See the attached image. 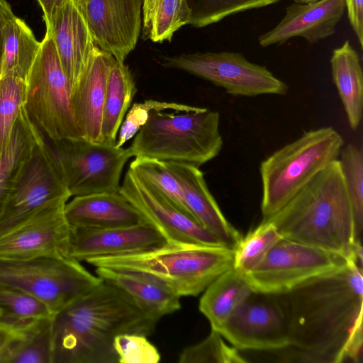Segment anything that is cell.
<instances>
[{
  "instance_id": "cell-1",
  "label": "cell",
  "mask_w": 363,
  "mask_h": 363,
  "mask_svg": "<svg viewBox=\"0 0 363 363\" xmlns=\"http://www.w3.org/2000/svg\"><path fill=\"white\" fill-rule=\"evenodd\" d=\"M362 264L351 259L284 294L290 347L303 362H362Z\"/></svg>"
},
{
  "instance_id": "cell-2",
  "label": "cell",
  "mask_w": 363,
  "mask_h": 363,
  "mask_svg": "<svg viewBox=\"0 0 363 363\" xmlns=\"http://www.w3.org/2000/svg\"><path fill=\"white\" fill-rule=\"evenodd\" d=\"M158 321L103 280L53 315L51 363H118L115 337L123 333L147 337Z\"/></svg>"
},
{
  "instance_id": "cell-3",
  "label": "cell",
  "mask_w": 363,
  "mask_h": 363,
  "mask_svg": "<svg viewBox=\"0 0 363 363\" xmlns=\"http://www.w3.org/2000/svg\"><path fill=\"white\" fill-rule=\"evenodd\" d=\"M266 220L284 238L362 260L355 241L353 213L339 160L303 186Z\"/></svg>"
},
{
  "instance_id": "cell-4",
  "label": "cell",
  "mask_w": 363,
  "mask_h": 363,
  "mask_svg": "<svg viewBox=\"0 0 363 363\" xmlns=\"http://www.w3.org/2000/svg\"><path fill=\"white\" fill-rule=\"evenodd\" d=\"M147 116L129 147L135 157L200 167L220 153L223 138L217 111L146 101Z\"/></svg>"
},
{
  "instance_id": "cell-5",
  "label": "cell",
  "mask_w": 363,
  "mask_h": 363,
  "mask_svg": "<svg viewBox=\"0 0 363 363\" xmlns=\"http://www.w3.org/2000/svg\"><path fill=\"white\" fill-rule=\"evenodd\" d=\"M234 250L167 242L151 250L96 257L86 262L96 267L139 271L164 281L178 295L196 296L218 277L233 268Z\"/></svg>"
},
{
  "instance_id": "cell-6",
  "label": "cell",
  "mask_w": 363,
  "mask_h": 363,
  "mask_svg": "<svg viewBox=\"0 0 363 363\" xmlns=\"http://www.w3.org/2000/svg\"><path fill=\"white\" fill-rule=\"evenodd\" d=\"M344 140L333 127L306 131L274 152L259 167L261 211L267 219L282 208L303 186L338 160Z\"/></svg>"
},
{
  "instance_id": "cell-7",
  "label": "cell",
  "mask_w": 363,
  "mask_h": 363,
  "mask_svg": "<svg viewBox=\"0 0 363 363\" xmlns=\"http://www.w3.org/2000/svg\"><path fill=\"white\" fill-rule=\"evenodd\" d=\"M24 108L46 140L83 139L71 104V86L46 33L26 77Z\"/></svg>"
},
{
  "instance_id": "cell-8",
  "label": "cell",
  "mask_w": 363,
  "mask_h": 363,
  "mask_svg": "<svg viewBox=\"0 0 363 363\" xmlns=\"http://www.w3.org/2000/svg\"><path fill=\"white\" fill-rule=\"evenodd\" d=\"M103 279L73 257L0 260V283L18 287L43 302L53 315L83 297Z\"/></svg>"
},
{
  "instance_id": "cell-9",
  "label": "cell",
  "mask_w": 363,
  "mask_h": 363,
  "mask_svg": "<svg viewBox=\"0 0 363 363\" xmlns=\"http://www.w3.org/2000/svg\"><path fill=\"white\" fill-rule=\"evenodd\" d=\"M48 144L71 196L119 191L123 169L133 157L130 147L84 139Z\"/></svg>"
},
{
  "instance_id": "cell-10",
  "label": "cell",
  "mask_w": 363,
  "mask_h": 363,
  "mask_svg": "<svg viewBox=\"0 0 363 363\" xmlns=\"http://www.w3.org/2000/svg\"><path fill=\"white\" fill-rule=\"evenodd\" d=\"M350 259L283 238L245 276L253 291L282 294L309 279L342 267Z\"/></svg>"
},
{
  "instance_id": "cell-11",
  "label": "cell",
  "mask_w": 363,
  "mask_h": 363,
  "mask_svg": "<svg viewBox=\"0 0 363 363\" xmlns=\"http://www.w3.org/2000/svg\"><path fill=\"white\" fill-rule=\"evenodd\" d=\"M163 64L206 79L233 96L284 95L289 89L266 67L248 61L240 52L182 54L166 57Z\"/></svg>"
},
{
  "instance_id": "cell-12",
  "label": "cell",
  "mask_w": 363,
  "mask_h": 363,
  "mask_svg": "<svg viewBox=\"0 0 363 363\" xmlns=\"http://www.w3.org/2000/svg\"><path fill=\"white\" fill-rule=\"evenodd\" d=\"M218 333L241 350L273 351L290 347L284 294L253 291Z\"/></svg>"
},
{
  "instance_id": "cell-13",
  "label": "cell",
  "mask_w": 363,
  "mask_h": 363,
  "mask_svg": "<svg viewBox=\"0 0 363 363\" xmlns=\"http://www.w3.org/2000/svg\"><path fill=\"white\" fill-rule=\"evenodd\" d=\"M70 196L53 199L0 236V260L72 257L71 225L65 215Z\"/></svg>"
},
{
  "instance_id": "cell-14",
  "label": "cell",
  "mask_w": 363,
  "mask_h": 363,
  "mask_svg": "<svg viewBox=\"0 0 363 363\" xmlns=\"http://www.w3.org/2000/svg\"><path fill=\"white\" fill-rule=\"evenodd\" d=\"M62 196L71 194L44 138L0 208V236L48 201Z\"/></svg>"
},
{
  "instance_id": "cell-15",
  "label": "cell",
  "mask_w": 363,
  "mask_h": 363,
  "mask_svg": "<svg viewBox=\"0 0 363 363\" xmlns=\"http://www.w3.org/2000/svg\"><path fill=\"white\" fill-rule=\"evenodd\" d=\"M119 193L147 223L162 234L167 242L225 246L195 219L174 207L130 168L124 176Z\"/></svg>"
},
{
  "instance_id": "cell-16",
  "label": "cell",
  "mask_w": 363,
  "mask_h": 363,
  "mask_svg": "<svg viewBox=\"0 0 363 363\" xmlns=\"http://www.w3.org/2000/svg\"><path fill=\"white\" fill-rule=\"evenodd\" d=\"M79 7L96 46L124 62L140 35L142 0H86Z\"/></svg>"
},
{
  "instance_id": "cell-17",
  "label": "cell",
  "mask_w": 363,
  "mask_h": 363,
  "mask_svg": "<svg viewBox=\"0 0 363 363\" xmlns=\"http://www.w3.org/2000/svg\"><path fill=\"white\" fill-rule=\"evenodd\" d=\"M45 25L72 92L87 69L97 46L82 10L74 0H66Z\"/></svg>"
},
{
  "instance_id": "cell-18",
  "label": "cell",
  "mask_w": 363,
  "mask_h": 363,
  "mask_svg": "<svg viewBox=\"0 0 363 363\" xmlns=\"http://www.w3.org/2000/svg\"><path fill=\"white\" fill-rule=\"evenodd\" d=\"M167 242L149 223L106 229L71 226L70 255L81 262L96 257L145 251Z\"/></svg>"
},
{
  "instance_id": "cell-19",
  "label": "cell",
  "mask_w": 363,
  "mask_h": 363,
  "mask_svg": "<svg viewBox=\"0 0 363 363\" xmlns=\"http://www.w3.org/2000/svg\"><path fill=\"white\" fill-rule=\"evenodd\" d=\"M345 9V0L294 2L286 8L284 16L274 28L259 37V43L267 47L294 37H302L311 43L325 39L335 33Z\"/></svg>"
},
{
  "instance_id": "cell-20",
  "label": "cell",
  "mask_w": 363,
  "mask_h": 363,
  "mask_svg": "<svg viewBox=\"0 0 363 363\" xmlns=\"http://www.w3.org/2000/svg\"><path fill=\"white\" fill-rule=\"evenodd\" d=\"M115 60L97 47L87 69L71 92L78 128L82 138L91 143L104 141L102 123L106 82Z\"/></svg>"
},
{
  "instance_id": "cell-21",
  "label": "cell",
  "mask_w": 363,
  "mask_h": 363,
  "mask_svg": "<svg viewBox=\"0 0 363 363\" xmlns=\"http://www.w3.org/2000/svg\"><path fill=\"white\" fill-rule=\"evenodd\" d=\"M164 163L178 182L195 219L226 247L234 250L242 235L222 213L208 188L203 172L198 167L186 163Z\"/></svg>"
},
{
  "instance_id": "cell-22",
  "label": "cell",
  "mask_w": 363,
  "mask_h": 363,
  "mask_svg": "<svg viewBox=\"0 0 363 363\" xmlns=\"http://www.w3.org/2000/svg\"><path fill=\"white\" fill-rule=\"evenodd\" d=\"M71 226L106 229L147 223L142 214L118 192L77 196L65 206Z\"/></svg>"
},
{
  "instance_id": "cell-23",
  "label": "cell",
  "mask_w": 363,
  "mask_h": 363,
  "mask_svg": "<svg viewBox=\"0 0 363 363\" xmlns=\"http://www.w3.org/2000/svg\"><path fill=\"white\" fill-rule=\"evenodd\" d=\"M96 274L121 289L143 311L157 320L181 308V296L150 274L99 267L96 269Z\"/></svg>"
},
{
  "instance_id": "cell-24",
  "label": "cell",
  "mask_w": 363,
  "mask_h": 363,
  "mask_svg": "<svg viewBox=\"0 0 363 363\" xmlns=\"http://www.w3.org/2000/svg\"><path fill=\"white\" fill-rule=\"evenodd\" d=\"M0 9L2 14L0 77L13 73L26 79L40 42L26 23L14 15L7 1L0 0Z\"/></svg>"
},
{
  "instance_id": "cell-25",
  "label": "cell",
  "mask_w": 363,
  "mask_h": 363,
  "mask_svg": "<svg viewBox=\"0 0 363 363\" xmlns=\"http://www.w3.org/2000/svg\"><path fill=\"white\" fill-rule=\"evenodd\" d=\"M253 290L245 274L231 268L218 277L203 291L199 309L218 332Z\"/></svg>"
},
{
  "instance_id": "cell-26",
  "label": "cell",
  "mask_w": 363,
  "mask_h": 363,
  "mask_svg": "<svg viewBox=\"0 0 363 363\" xmlns=\"http://www.w3.org/2000/svg\"><path fill=\"white\" fill-rule=\"evenodd\" d=\"M44 138L30 120L23 106L9 144L0 156V208Z\"/></svg>"
},
{
  "instance_id": "cell-27",
  "label": "cell",
  "mask_w": 363,
  "mask_h": 363,
  "mask_svg": "<svg viewBox=\"0 0 363 363\" xmlns=\"http://www.w3.org/2000/svg\"><path fill=\"white\" fill-rule=\"evenodd\" d=\"M330 65L349 125L356 130L362 118L363 74L359 55L348 40L333 51Z\"/></svg>"
},
{
  "instance_id": "cell-28",
  "label": "cell",
  "mask_w": 363,
  "mask_h": 363,
  "mask_svg": "<svg viewBox=\"0 0 363 363\" xmlns=\"http://www.w3.org/2000/svg\"><path fill=\"white\" fill-rule=\"evenodd\" d=\"M136 91L128 67L124 62L115 60L106 82L102 123L103 143L116 144L118 130Z\"/></svg>"
},
{
  "instance_id": "cell-29",
  "label": "cell",
  "mask_w": 363,
  "mask_h": 363,
  "mask_svg": "<svg viewBox=\"0 0 363 363\" xmlns=\"http://www.w3.org/2000/svg\"><path fill=\"white\" fill-rule=\"evenodd\" d=\"M141 14L143 37L161 43L191 24L193 11L189 0H142Z\"/></svg>"
},
{
  "instance_id": "cell-30",
  "label": "cell",
  "mask_w": 363,
  "mask_h": 363,
  "mask_svg": "<svg viewBox=\"0 0 363 363\" xmlns=\"http://www.w3.org/2000/svg\"><path fill=\"white\" fill-rule=\"evenodd\" d=\"M52 318H39L18 330L4 363H51Z\"/></svg>"
},
{
  "instance_id": "cell-31",
  "label": "cell",
  "mask_w": 363,
  "mask_h": 363,
  "mask_svg": "<svg viewBox=\"0 0 363 363\" xmlns=\"http://www.w3.org/2000/svg\"><path fill=\"white\" fill-rule=\"evenodd\" d=\"M53 315L43 302L30 294L0 283V325L20 330L39 318Z\"/></svg>"
},
{
  "instance_id": "cell-32",
  "label": "cell",
  "mask_w": 363,
  "mask_h": 363,
  "mask_svg": "<svg viewBox=\"0 0 363 363\" xmlns=\"http://www.w3.org/2000/svg\"><path fill=\"white\" fill-rule=\"evenodd\" d=\"M339 160L354 223L355 241L362 244L363 228V153L362 147L348 144Z\"/></svg>"
},
{
  "instance_id": "cell-33",
  "label": "cell",
  "mask_w": 363,
  "mask_h": 363,
  "mask_svg": "<svg viewBox=\"0 0 363 363\" xmlns=\"http://www.w3.org/2000/svg\"><path fill=\"white\" fill-rule=\"evenodd\" d=\"M282 238L273 223L262 220L257 228L242 237L234 249L233 268L243 274H247Z\"/></svg>"
},
{
  "instance_id": "cell-34",
  "label": "cell",
  "mask_w": 363,
  "mask_h": 363,
  "mask_svg": "<svg viewBox=\"0 0 363 363\" xmlns=\"http://www.w3.org/2000/svg\"><path fill=\"white\" fill-rule=\"evenodd\" d=\"M129 168L152 186L174 207L195 219L186 203L178 182L168 170L164 162L135 157Z\"/></svg>"
},
{
  "instance_id": "cell-35",
  "label": "cell",
  "mask_w": 363,
  "mask_h": 363,
  "mask_svg": "<svg viewBox=\"0 0 363 363\" xmlns=\"http://www.w3.org/2000/svg\"><path fill=\"white\" fill-rule=\"evenodd\" d=\"M26 79L13 73L0 77V156L25 103Z\"/></svg>"
},
{
  "instance_id": "cell-36",
  "label": "cell",
  "mask_w": 363,
  "mask_h": 363,
  "mask_svg": "<svg viewBox=\"0 0 363 363\" xmlns=\"http://www.w3.org/2000/svg\"><path fill=\"white\" fill-rule=\"evenodd\" d=\"M280 0H191V25L203 28L247 10L264 7Z\"/></svg>"
},
{
  "instance_id": "cell-37",
  "label": "cell",
  "mask_w": 363,
  "mask_h": 363,
  "mask_svg": "<svg viewBox=\"0 0 363 363\" xmlns=\"http://www.w3.org/2000/svg\"><path fill=\"white\" fill-rule=\"evenodd\" d=\"M217 331L212 330L199 343L189 346L179 355V363L246 362L233 346H228Z\"/></svg>"
},
{
  "instance_id": "cell-38",
  "label": "cell",
  "mask_w": 363,
  "mask_h": 363,
  "mask_svg": "<svg viewBox=\"0 0 363 363\" xmlns=\"http://www.w3.org/2000/svg\"><path fill=\"white\" fill-rule=\"evenodd\" d=\"M113 348L118 363H157L160 354L147 336L138 333H123L117 335Z\"/></svg>"
},
{
  "instance_id": "cell-39",
  "label": "cell",
  "mask_w": 363,
  "mask_h": 363,
  "mask_svg": "<svg viewBox=\"0 0 363 363\" xmlns=\"http://www.w3.org/2000/svg\"><path fill=\"white\" fill-rule=\"evenodd\" d=\"M350 25L363 47V0H345Z\"/></svg>"
},
{
  "instance_id": "cell-40",
  "label": "cell",
  "mask_w": 363,
  "mask_h": 363,
  "mask_svg": "<svg viewBox=\"0 0 363 363\" xmlns=\"http://www.w3.org/2000/svg\"><path fill=\"white\" fill-rule=\"evenodd\" d=\"M18 334V330L0 325V363H4L9 346Z\"/></svg>"
},
{
  "instance_id": "cell-41",
  "label": "cell",
  "mask_w": 363,
  "mask_h": 363,
  "mask_svg": "<svg viewBox=\"0 0 363 363\" xmlns=\"http://www.w3.org/2000/svg\"><path fill=\"white\" fill-rule=\"evenodd\" d=\"M66 0H37L43 12L45 24L51 21L57 11L63 5Z\"/></svg>"
},
{
  "instance_id": "cell-42",
  "label": "cell",
  "mask_w": 363,
  "mask_h": 363,
  "mask_svg": "<svg viewBox=\"0 0 363 363\" xmlns=\"http://www.w3.org/2000/svg\"><path fill=\"white\" fill-rule=\"evenodd\" d=\"M1 24H2V14L0 9V62L1 58V52H2V43H1Z\"/></svg>"
},
{
  "instance_id": "cell-43",
  "label": "cell",
  "mask_w": 363,
  "mask_h": 363,
  "mask_svg": "<svg viewBox=\"0 0 363 363\" xmlns=\"http://www.w3.org/2000/svg\"><path fill=\"white\" fill-rule=\"evenodd\" d=\"M294 2H296V3L304 4V3L313 2V1H315L317 0H294Z\"/></svg>"
},
{
  "instance_id": "cell-44",
  "label": "cell",
  "mask_w": 363,
  "mask_h": 363,
  "mask_svg": "<svg viewBox=\"0 0 363 363\" xmlns=\"http://www.w3.org/2000/svg\"><path fill=\"white\" fill-rule=\"evenodd\" d=\"M79 6H81L84 4L86 0H74Z\"/></svg>"
}]
</instances>
